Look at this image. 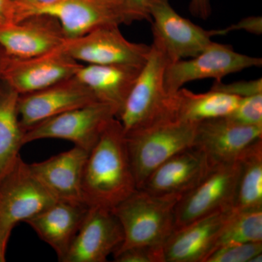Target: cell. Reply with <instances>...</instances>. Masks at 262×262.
Returning a JSON list of instances; mask_svg holds the SVG:
<instances>
[{"mask_svg":"<svg viewBox=\"0 0 262 262\" xmlns=\"http://www.w3.org/2000/svg\"><path fill=\"white\" fill-rule=\"evenodd\" d=\"M239 173L232 210L262 208V139L248 146L238 159Z\"/></svg>","mask_w":262,"mask_h":262,"instance_id":"24","label":"cell"},{"mask_svg":"<svg viewBox=\"0 0 262 262\" xmlns=\"http://www.w3.org/2000/svg\"><path fill=\"white\" fill-rule=\"evenodd\" d=\"M142 67L128 64H82L75 77L100 102L122 110Z\"/></svg>","mask_w":262,"mask_h":262,"instance_id":"21","label":"cell"},{"mask_svg":"<svg viewBox=\"0 0 262 262\" xmlns=\"http://www.w3.org/2000/svg\"><path fill=\"white\" fill-rule=\"evenodd\" d=\"M137 189L126 134L115 117L88 155L82 173V201L89 207L113 210Z\"/></svg>","mask_w":262,"mask_h":262,"instance_id":"1","label":"cell"},{"mask_svg":"<svg viewBox=\"0 0 262 262\" xmlns=\"http://www.w3.org/2000/svg\"><path fill=\"white\" fill-rule=\"evenodd\" d=\"M241 98L213 90L195 94L182 88L172 95V110L175 118L198 123L209 119L229 116L237 107Z\"/></svg>","mask_w":262,"mask_h":262,"instance_id":"22","label":"cell"},{"mask_svg":"<svg viewBox=\"0 0 262 262\" xmlns=\"http://www.w3.org/2000/svg\"><path fill=\"white\" fill-rule=\"evenodd\" d=\"M89 153L75 146L45 161L29 165L34 175L57 201L84 203L82 173Z\"/></svg>","mask_w":262,"mask_h":262,"instance_id":"20","label":"cell"},{"mask_svg":"<svg viewBox=\"0 0 262 262\" xmlns=\"http://www.w3.org/2000/svg\"><path fill=\"white\" fill-rule=\"evenodd\" d=\"M57 201L20 157L0 181V244L7 249L12 230Z\"/></svg>","mask_w":262,"mask_h":262,"instance_id":"5","label":"cell"},{"mask_svg":"<svg viewBox=\"0 0 262 262\" xmlns=\"http://www.w3.org/2000/svg\"><path fill=\"white\" fill-rule=\"evenodd\" d=\"M147 61L116 118L125 134L168 118H175L172 95L165 87V72L170 63L163 48L153 42Z\"/></svg>","mask_w":262,"mask_h":262,"instance_id":"2","label":"cell"},{"mask_svg":"<svg viewBox=\"0 0 262 262\" xmlns=\"http://www.w3.org/2000/svg\"><path fill=\"white\" fill-rule=\"evenodd\" d=\"M89 206L82 203L56 201L26 220L62 261L77 234Z\"/></svg>","mask_w":262,"mask_h":262,"instance_id":"19","label":"cell"},{"mask_svg":"<svg viewBox=\"0 0 262 262\" xmlns=\"http://www.w3.org/2000/svg\"><path fill=\"white\" fill-rule=\"evenodd\" d=\"M19 94L8 84H0V181L16 163L24 145L25 131L19 121Z\"/></svg>","mask_w":262,"mask_h":262,"instance_id":"23","label":"cell"},{"mask_svg":"<svg viewBox=\"0 0 262 262\" xmlns=\"http://www.w3.org/2000/svg\"><path fill=\"white\" fill-rule=\"evenodd\" d=\"M7 54L5 53L4 50L0 46V84L3 81V72L4 68L5 58H6Z\"/></svg>","mask_w":262,"mask_h":262,"instance_id":"35","label":"cell"},{"mask_svg":"<svg viewBox=\"0 0 262 262\" xmlns=\"http://www.w3.org/2000/svg\"><path fill=\"white\" fill-rule=\"evenodd\" d=\"M179 199L137 189L120 203L113 210L124 233L123 243L117 250L134 246H163L174 231V213Z\"/></svg>","mask_w":262,"mask_h":262,"instance_id":"3","label":"cell"},{"mask_svg":"<svg viewBox=\"0 0 262 262\" xmlns=\"http://www.w3.org/2000/svg\"><path fill=\"white\" fill-rule=\"evenodd\" d=\"M245 30L251 34L260 35L262 33L261 16H249L241 19L238 23L232 24L227 28L221 29L222 35L233 31Z\"/></svg>","mask_w":262,"mask_h":262,"instance_id":"32","label":"cell"},{"mask_svg":"<svg viewBox=\"0 0 262 262\" xmlns=\"http://www.w3.org/2000/svg\"><path fill=\"white\" fill-rule=\"evenodd\" d=\"M229 117L243 125L262 126V94L241 98Z\"/></svg>","mask_w":262,"mask_h":262,"instance_id":"27","label":"cell"},{"mask_svg":"<svg viewBox=\"0 0 262 262\" xmlns=\"http://www.w3.org/2000/svg\"><path fill=\"white\" fill-rule=\"evenodd\" d=\"M116 112L106 103L94 101L38 124L26 131L24 144L46 139H63L90 151Z\"/></svg>","mask_w":262,"mask_h":262,"instance_id":"7","label":"cell"},{"mask_svg":"<svg viewBox=\"0 0 262 262\" xmlns=\"http://www.w3.org/2000/svg\"><path fill=\"white\" fill-rule=\"evenodd\" d=\"M231 212L216 211L174 230L163 245L165 262L206 261Z\"/></svg>","mask_w":262,"mask_h":262,"instance_id":"18","label":"cell"},{"mask_svg":"<svg viewBox=\"0 0 262 262\" xmlns=\"http://www.w3.org/2000/svg\"><path fill=\"white\" fill-rule=\"evenodd\" d=\"M213 165L201 149L193 146L161 164L141 189L157 195L181 198L198 185Z\"/></svg>","mask_w":262,"mask_h":262,"instance_id":"17","label":"cell"},{"mask_svg":"<svg viewBox=\"0 0 262 262\" xmlns=\"http://www.w3.org/2000/svg\"><path fill=\"white\" fill-rule=\"evenodd\" d=\"M30 8H44L58 3L60 0H23Z\"/></svg>","mask_w":262,"mask_h":262,"instance_id":"34","label":"cell"},{"mask_svg":"<svg viewBox=\"0 0 262 262\" xmlns=\"http://www.w3.org/2000/svg\"><path fill=\"white\" fill-rule=\"evenodd\" d=\"M262 252V242L222 246L215 249L205 262H251Z\"/></svg>","mask_w":262,"mask_h":262,"instance_id":"26","label":"cell"},{"mask_svg":"<svg viewBox=\"0 0 262 262\" xmlns=\"http://www.w3.org/2000/svg\"><path fill=\"white\" fill-rule=\"evenodd\" d=\"M211 90L232 95L239 98L248 97L262 94V79L243 80L232 83H224L222 81H215Z\"/></svg>","mask_w":262,"mask_h":262,"instance_id":"29","label":"cell"},{"mask_svg":"<svg viewBox=\"0 0 262 262\" xmlns=\"http://www.w3.org/2000/svg\"><path fill=\"white\" fill-rule=\"evenodd\" d=\"M261 65V58L237 53L229 45L212 42L198 56L169 63L164 82L168 94L173 95L192 81L204 79L222 81L231 74Z\"/></svg>","mask_w":262,"mask_h":262,"instance_id":"8","label":"cell"},{"mask_svg":"<svg viewBox=\"0 0 262 262\" xmlns=\"http://www.w3.org/2000/svg\"><path fill=\"white\" fill-rule=\"evenodd\" d=\"M62 47L33 58H19L7 55L2 77L3 82L19 95H24L75 77L82 63L72 58Z\"/></svg>","mask_w":262,"mask_h":262,"instance_id":"11","label":"cell"},{"mask_svg":"<svg viewBox=\"0 0 262 262\" xmlns=\"http://www.w3.org/2000/svg\"><path fill=\"white\" fill-rule=\"evenodd\" d=\"M257 242H262V208L232 210L222 227L215 249L228 245Z\"/></svg>","mask_w":262,"mask_h":262,"instance_id":"25","label":"cell"},{"mask_svg":"<svg viewBox=\"0 0 262 262\" xmlns=\"http://www.w3.org/2000/svg\"><path fill=\"white\" fill-rule=\"evenodd\" d=\"M116 24L103 26L82 37L67 39L63 49L86 64H128L143 67L151 46L127 40Z\"/></svg>","mask_w":262,"mask_h":262,"instance_id":"9","label":"cell"},{"mask_svg":"<svg viewBox=\"0 0 262 262\" xmlns=\"http://www.w3.org/2000/svg\"><path fill=\"white\" fill-rule=\"evenodd\" d=\"M94 101H98L92 93L75 76L40 91L19 95V121L26 132L52 117Z\"/></svg>","mask_w":262,"mask_h":262,"instance_id":"13","label":"cell"},{"mask_svg":"<svg viewBox=\"0 0 262 262\" xmlns=\"http://www.w3.org/2000/svg\"><path fill=\"white\" fill-rule=\"evenodd\" d=\"M67 38L58 20L46 14H34L0 29V46L8 56L33 58L56 51Z\"/></svg>","mask_w":262,"mask_h":262,"instance_id":"16","label":"cell"},{"mask_svg":"<svg viewBox=\"0 0 262 262\" xmlns=\"http://www.w3.org/2000/svg\"><path fill=\"white\" fill-rule=\"evenodd\" d=\"M28 8L29 16L46 14L56 18L67 39L82 37L103 26L125 24L117 0H60L44 8Z\"/></svg>","mask_w":262,"mask_h":262,"instance_id":"15","label":"cell"},{"mask_svg":"<svg viewBox=\"0 0 262 262\" xmlns=\"http://www.w3.org/2000/svg\"><path fill=\"white\" fill-rule=\"evenodd\" d=\"M196 125L168 118L125 134L138 189L142 188L150 174L164 162L194 146Z\"/></svg>","mask_w":262,"mask_h":262,"instance_id":"4","label":"cell"},{"mask_svg":"<svg viewBox=\"0 0 262 262\" xmlns=\"http://www.w3.org/2000/svg\"><path fill=\"white\" fill-rule=\"evenodd\" d=\"M5 253H6V249L0 244V262L5 261Z\"/></svg>","mask_w":262,"mask_h":262,"instance_id":"36","label":"cell"},{"mask_svg":"<svg viewBox=\"0 0 262 262\" xmlns=\"http://www.w3.org/2000/svg\"><path fill=\"white\" fill-rule=\"evenodd\" d=\"M124 233L113 210L90 206L61 262H105L121 246Z\"/></svg>","mask_w":262,"mask_h":262,"instance_id":"12","label":"cell"},{"mask_svg":"<svg viewBox=\"0 0 262 262\" xmlns=\"http://www.w3.org/2000/svg\"><path fill=\"white\" fill-rule=\"evenodd\" d=\"M115 262H165L163 246H134L117 250Z\"/></svg>","mask_w":262,"mask_h":262,"instance_id":"28","label":"cell"},{"mask_svg":"<svg viewBox=\"0 0 262 262\" xmlns=\"http://www.w3.org/2000/svg\"><path fill=\"white\" fill-rule=\"evenodd\" d=\"M262 139V126H249L221 117L196 123L194 146L213 165L238 161L248 146Z\"/></svg>","mask_w":262,"mask_h":262,"instance_id":"14","label":"cell"},{"mask_svg":"<svg viewBox=\"0 0 262 262\" xmlns=\"http://www.w3.org/2000/svg\"><path fill=\"white\" fill-rule=\"evenodd\" d=\"M239 173L238 161L217 164L175 207L174 230L222 210L232 208Z\"/></svg>","mask_w":262,"mask_h":262,"instance_id":"10","label":"cell"},{"mask_svg":"<svg viewBox=\"0 0 262 262\" xmlns=\"http://www.w3.org/2000/svg\"><path fill=\"white\" fill-rule=\"evenodd\" d=\"M28 17V5L23 0H0V29Z\"/></svg>","mask_w":262,"mask_h":262,"instance_id":"30","label":"cell"},{"mask_svg":"<svg viewBox=\"0 0 262 262\" xmlns=\"http://www.w3.org/2000/svg\"><path fill=\"white\" fill-rule=\"evenodd\" d=\"M117 2L123 13L126 25L141 20L151 22L147 9V0H117Z\"/></svg>","mask_w":262,"mask_h":262,"instance_id":"31","label":"cell"},{"mask_svg":"<svg viewBox=\"0 0 262 262\" xmlns=\"http://www.w3.org/2000/svg\"><path fill=\"white\" fill-rule=\"evenodd\" d=\"M153 42L163 48L170 63L198 56L222 36L221 29L206 30L179 15L169 0H147Z\"/></svg>","mask_w":262,"mask_h":262,"instance_id":"6","label":"cell"},{"mask_svg":"<svg viewBox=\"0 0 262 262\" xmlns=\"http://www.w3.org/2000/svg\"><path fill=\"white\" fill-rule=\"evenodd\" d=\"M189 10L193 16L206 20L211 14V0H190Z\"/></svg>","mask_w":262,"mask_h":262,"instance_id":"33","label":"cell"}]
</instances>
